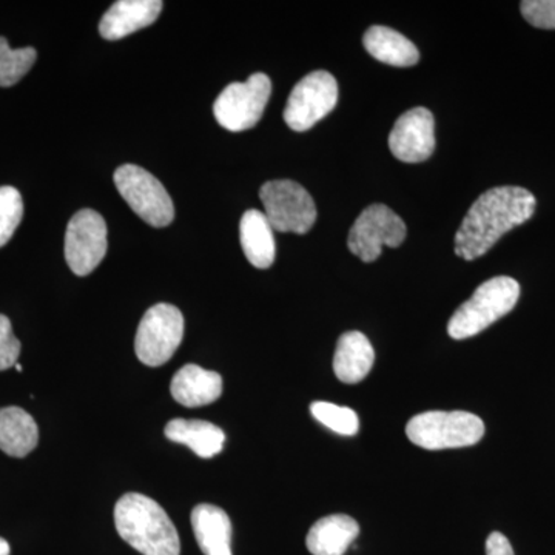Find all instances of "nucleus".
<instances>
[{
	"instance_id": "obj_20",
	"label": "nucleus",
	"mask_w": 555,
	"mask_h": 555,
	"mask_svg": "<svg viewBox=\"0 0 555 555\" xmlns=\"http://www.w3.org/2000/svg\"><path fill=\"white\" fill-rule=\"evenodd\" d=\"M39 443V429L35 418L24 409H0V451L24 459Z\"/></svg>"
},
{
	"instance_id": "obj_13",
	"label": "nucleus",
	"mask_w": 555,
	"mask_h": 555,
	"mask_svg": "<svg viewBox=\"0 0 555 555\" xmlns=\"http://www.w3.org/2000/svg\"><path fill=\"white\" fill-rule=\"evenodd\" d=\"M163 7L160 0H119L102 17L101 36L107 40L127 38L158 20Z\"/></svg>"
},
{
	"instance_id": "obj_22",
	"label": "nucleus",
	"mask_w": 555,
	"mask_h": 555,
	"mask_svg": "<svg viewBox=\"0 0 555 555\" xmlns=\"http://www.w3.org/2000/svg\"><path fill=\"white\" fill-rule=\"evenodd\" d=\"M38 60V53L31 47L13 50L9 40L0 38V87H11L20 82Z\"/></svg>"
},
{
	"instance_id": "obj_2",
	"label": "nucleus",
	"mask_w": 555,
	"mask_h": 555,
	"mask_svg": "<svg viewBox=\"0 0 555 555\" xmlns=\"http://www.w3.org/2000/svg\"><path fill=\"white\" fill-rule=\"evenodd\" d=\"M116 531L142 555H179L173 521L155 500L137 492L120 496L115 507Z\"/></svg>"
},
{
	"instance_id": "obj_19",
	"label": "nucleus",
	"mask_w": 555,
	"mask_h": 555,
	"mask_svg": "<svg viewBox=\"0 0 555 555\" xmlns=\"http://www.w3.org/2000/svg\"><path fill=\"white\" fill-rule=\"evenodd\" d=\"M241 246L254 268L269 269L275 261V236L268 217L259 210H248L241 218Z\"/></svg>"
},
{
	"instance_id": "obj_3",
	"label": "nucleus",
	"mask_w": 555,
	"mask_h": 555,
	"mask_svg": "<svg viewBox=\"0 0 555 555\" xmlns=\"http://www.w3.org/2000/svg\"><path fill=\"white\" fill-rule=\"evenodd\" d=\"M520 298V284L511 276H495L486 281L473 297L455 310L448 323L449 337L466 339L507 315Z\"/></svg>"
},
{
	"instance_id": "obj_4",
	"label": "nucleus",
	"mask_w": 555,
	"mask_h": 555,
	"mask_svg": "<svg viewBox=\"0 0 555 555\" xmlns=\"http://www.w3.org/2000/svg\"><path fill=\"white\" fill-rule=\"evenodd\" d=\"M406 436L416 447L443 451L474 447L485 436L480 416L465 411H429L415 415L406 426Z\"/></svg>"
},
{
	"instance_id": "obj_21",
	"label": "nucleus",
	"mask_w": 555,
	"mask_h": 555,
	"mask_svg": "<svg viewBox=\"0 0 555 555\" xmlns=\"http://www.w3.org/2000/svg\"><path fill=\"white\" fill-rule=\"evenodd\" d=\"M364 49L375 60L392 67H414L420 61V51L414 43L392 28L375 27L369 28L363 38Z\"/></svg>"
},
{
	"instance_id": "obj_14",
	"label": "nucleus",
	"mask_w": 555,
	"mask_h": 555,
	"mask_svg": "<svg viewBox=\"0 0 555 555\" xmlns=\"http://www.w3.org/2000/svg\"><path fill=\"white\" fill-rule=\"evenodd\" d=\"M170 392L182 406H207L222 396V377L217 372L188 364L175 374Z\"/></svg>"
},
{
	"instance_id": "obj_29",
	"label": "nucleus",
	"mask_w": 555,
	"mask_h": 555,
	"mask_svg": "<svg viewBox=\"0 0 555 555\" xmlns=\"http://www.w3.org/2000/svg\"><path fill=\"white\" fill-rule=\"evenodd\" d=\"M14 367H16V371H17V372H22V366H21V364H20V363H17V364H16V366H14Z\"/></svg>"
},
{
	"instance_id": "obj_25",
	"label": "nucleus",
	"mask_w": 555,
	"mask_h": 555,
	"mask_svg": "<svg viewBox=\"0 0 555 555\" xmlns=\"http://www.w3.org/2000/svg\"><path fill=\"white\" fill-rule=\"evenodd\" d=\"M520 11L532 27L555 30V0H524Z\"/></svg>"
},
{
	"instance_id": "obj_27",
	"label": "nucleus",
	"mask_w": 555,
	"mask_h": 555,
	"mask_svg": "<svg viewBox=\"0 0 555 555\" xmlns=\"http://www.w3.org/2000/svg\"><path fill=\"white\" fill-rule=\"evenodd\" d=\"M486 555H516L509 540L502 532H492L486 540Z\"/></svg>"
},
{
	"instance_id": "obj_16",
	"label": "nucleus",
	"mask_w": 555,
	"mask_h": 555,
	"mask_svg": "<svg viewBox=\"0 0 555 555\" xmlns=\"http://www.w3.org/2000/svg\"><path fill=\"white\" fill-rule=\"evenodd\" d=\"M192 526L204 555H233L232 521L224 509L203 503L193 509Z\"/></svg>"
},
{
	"instance_id": "obj_17",
	"label": "nucleus",
	"mask_w": 555,
	"mask_h": 555,
	"mask_svg": "<svg viewBox=\"0 0 555 555\" xmlns=\"http://www.w3.org/2000/svg\"><path fill=\"white\" fill-rule=\"evenodd\" d=\"M358 535L360 525L356 518L334 514L321 518L310 528L306 546L313 555H345Z\"/></svg>"
},
{
	"instance_id": "obj_12",
	"label": "nucleus",
	"mask_w": 555,
	"mask_h": 555,
	"mask_svg": "<svg viewBox=\"0 0 555 555\" xmlns=\"http://www.w3.org/2000/svg\"><path fill=\"white\" fill-rule=\"evenodd\" d=\"M436 120L425 107H416L398 118L390 131L389 149L397 159L416 164L429 159L436 150Z\"/></svg>"
},
{
	"instance_id": "obj_18",
	"label": "nucleus",
	"mask_w": 555,
	"mask_h": 555,
	"mask_svg": "<svg viewBox=\"0 0 555 555\" xmlns=\"http://www.w3.org/2000/svg\"><path fill=\"white\" fill-rule=\"evenodd\" d=\"M164 434L173 443L192 449L201 459H211L224 449L225 434L221 427L203 420H171Z\"/></svg>"
},
{
	"instance_id": "obj_5",
	"label": "nucleus",
	"mask_w": 555,
	"mask_h": 555,
	"mask_svg": "<svg viewBox=\"0 0 555 555\" xmlns=\"http://www.w3.org/2000/svg\"><path fill=\"white\" fill-rule=\"evenodd\" d=\"M266 217L273 230L305 235L317 221L315 201L308 190L291 179L269 181L259 190Z\"/></svg>"
},
{
	"instance_id": "obj_24",
	"label": "nucleus",
	"mask_w": 555,
	"mask_h": 555,
	"mask_svg": "<svg viewBox=\"0 0 555 555\" xmlns=\"http://www.w3.org/2000/svg\"><path fill=\"white\" fill-rule=\"evenodd\" d=\"M24 201L14 188H0V247L5 246L20 228Z\"/></svg>"
},
{
	"instance_id": "obj_26",
	"label": "nucleus",
	"mask_w": 555,
	"mask_h": 555,
	"mask_svg": "<svg viewBox=\"0 0 555 555\" xmlns=\"http://www.w3.org/2000/svg\"><path fill=\"white\" fill-rule=\"evenodd\" d=\"M21 349V341L13 334L11 321L5 315H0V371L16 366Z\"/></svg>"
},
{
	"instance_id": "obj_7",
	"label": "nucleus",
	"mask_w": 555,
	"mask_h": 555,
	"mask_svg": "<svg viewBox=\"0 0 555 555\" xmlns=\"http://www.w3.org/2000/svg\"><path fill=\"white\" fill-rule=\"evenodd\" d=\"M115 184L131 210L147 224L160 229L173 222V201L150 171L127 164L115 171Z\"/></svg>"
},
{
	"instance_id": "obj_23",
	"label": "nucleus",
	"mask_w": 555,
	"mask_h": 555,
	"mask_svg": "<svg viewBox=\"0 0 555 555\" xmlns=\"http://www.w3.org/2000/svg\"><path fill=\"white\" fill-rule=\"evenodd\" d=\"M313 418L334 430L335 434L343 437L357 436L360 430V418L353 409L338 406V404L328 403V401H315L310 406Z\"/></svg>"
},
{
	"instance_id": "obj_10",
	"label": "nucleus",
	"mask_w": 555,
	"mask_h": 555,
	"mask_svg": "<svg viewBox=\"0 0 555 555\" xmlns=\"http://www.w3.org/2000/svg\"><path fill=\"white\" fill-rule=\"evenodd\" d=\"M338 83L331 73L318 69L299 80L288 96L284 120L292 130L306 131L337 107Z\"/></svg>"
},
{
	"instance_id": "obj_28",
	"label": "nucleus",
	"mask_w": 555,
	"mask_h": 555,
	"mask_svg": "<svg viewBox=\"0 0 555 555\" xmlns=\"http://www.w3.org/2000/svg\"><path fill=\"white\" fill-rule=\"evenodd\" d=\"M10 553L11 550L9 542H7L5 539H2V537H0V555H10Z\"/></svg>"
},
{
	"instance_id": "obj_8",
	"label": "nucleus",
	"mask_w": 555,
	"mask_h": 555,
	"mask_svg": "<svg viewBox=\"0 0 555 555\" xmlns=\"http://www.w3.org/2000/svg\"><path fill=\"white\" fill-rule=\"evenodd\" d=\"M272 94V82L264 73H255L246 82L225 87L215 101L214 113L219 126L229 131L254 129L261 120Z\"/></svg>"
},
{
	"instance_id": "obj_1",
	"label": "nucleus",
	"mask_w": 555,
	"mask_h": 555,
	"mask_svg": "<svg viewBox=\"0 0 555 555\" xmlns=\"http://www.w3.org/2000/svg\"><path fill=\"white\" fill-rule=\"evenodd\" d=\"M535 196L521 188L488 190L470 206L455 235L456 257L474 261L483 257L496 241L532 218Z\"/></svg>"
},
{
	"instance_id": "obj_6",
	"label": "nucleus",
	"mask_w": 555,
	"mask_h": 555,
	"mask_svg": "<svg viewBox=\"0 0 555 555\" xmlns=\"http://www.w3.org/2000/svg\"><path fill=\"white\" fill-rule=\"evenodd\" d=\"M184 338V317L175 306L159 302L150 308L139 323L134 350L141 363L150 367L166 364Z\"/></svg>"
},
{
	"instance_id": "obj_15",
	"label": "nucleus",
	"mask_w": 555,
	"mask_h": 555,
	"mask_svg": "<svg viewBox=\"0 0 555 555\" xmlns=\"http://www.w3.org/2000/svg\"><path fill=\"white\" fill-rule=\"evenodd\" d=\"M375 352L366 335L346 332L338 339L334 357V371L339 382L356 385L367 377L374 367Z\"/></svg>"
},
{
	"instance_id": "obj_9",
	"label": "nucleus",
	"mask_w": 555,
	"mask_h": 555,
	"mask_svg": "<svg viewBox=\"0 0 555 555\" xmlns=\"http://www.w3.org/2000/svg\"><path fill=\"white\" fill-rule=\"evenodd\" d=\"M406 224L385 204H372L361 211L347 238V247L364 262H374L383 247H398L406 240Z\"/></svg>"
},
{
	"instance_id": "obj_11",
	"label": "nucleus",
	"mask_w": 555,
	"mask_h": 555,
	"mask_svg": "<svg viewBox=\"0 0 555 555\" xmlns=\"http://www.w3.org/2000/svg\"><path fill=\"white\" fill-rule=\"evenodd\" d=\"M107 224L98 211L80 210L69 219L65 233V259L78 276H87L107 254Z\"/></svg>"
}]
</instances>
